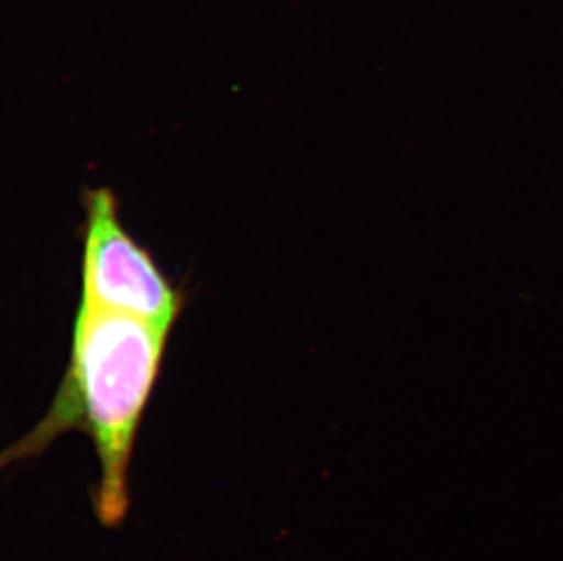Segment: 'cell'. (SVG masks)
Segmentation results:
<instances>
[{
	"mask_svg": "<svg viewBox=\"0 0 563 561\" xmlns=\"http://www.w3.org/2000/svg\"><path fill=\"white\" fill-rule=\"evenodd\" d=\"M170 334L141 319L79 307L68 369L54 403L26 436L0 452V471L43 454L64 435L80 432L99 461L97 518L108 529L123 524L133 449Z\"/></svg>",
	"mask_w": 563,
	"mask_h": 561,
	"instance_id": "obj_1",
	"label": "cell"
},
{
	"mask_svg": "<svg viewBox=\"0 0 563 561\" xmlns=\"http://www.w3.org/2000/svg\"><path fill=\"white\" fill-rule=\"evenodd\" d=\"M85 212L79 307L141 319L172 332L185 297L148 250L128 233L115 196L107 188L88 190Z\"/></svg>",
	"mask_w": 563,
	"mask_h": 561,
	"instance_id": "obj_2",
	"label": "cell"
}]
</instances>
